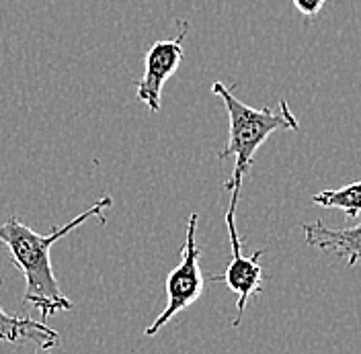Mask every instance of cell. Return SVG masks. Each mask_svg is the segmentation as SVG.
<instances>
[{
	"label": "cell",
	"mask_w": 361,
	"mask_h": 354,
	"mask_svg": "<svg viewBox=\"0 0 361 354\" xmlns=\"http://www.w3.org/2000/svg\"><path fill=\"white\" fill-rule=\"evenodd\" d=\"M234 215H236V209L228 207V211H226V227H228V236H230L232 260H230L224 274L216 277V281H224L226 287L238 295V299H236V317L232 322V326L238 328L240 322H243V313L247 310V303L255 295H259L263 291L261 287H263L265 274H263V268L259 265V258L263 256L261 250H257L252 256H245L243 254V240L238 236Z\"/></svg>",
	"instance_id": "obj_4"
},
{
	"label": "cell",
	"mask_w": 361,
	"mask_h": 354,
	"mask_svg": "<svg viewBox=\"0 0 361 354\" xmlns=\"http://www.w3.org/2000/svg\"><path fill=\"white\" fill-rule=\"evenodd\" d=\"M179 35L175 39H162L152 44V47L146 53L144 60V76L137 82V99L150 109L152 113L160 111V96H162V89L166 84V80L179 70L180 62L185 58V49H183V42L189 33V23H180Z\"/></svg>",
	"instance_id": "obj_5"
},
{
	"label": "cell",
	"mask_w": 361,
	"mask_h": 354,
	"mask_svg": "<svg viewBox=\"0 0 361 354\" xmlns=\"http://www.w3.org/2000/svg\"><path fill=\"white\" fill-rule=\"evenodd\" d=\"M197 222L200 215L191 213L189 223H187V238H185V246H183V258L180 263L166 277V308L158 315L157 320L146 328V336H157L177 313L185 311L189 305H193L200 297L203 295V281L202 266H200V248H197Z\"/></svg>",
	"instance_id": "obj_3"
},
{
	"label": "cell",
	"mask_w": 361,
	"mask_h": 354,
	"mask_svg": "<svg viewBox=\"0 0 361 354\" xmlns=\"http://www.w3.org/2000/svg\"><path fill=\"white\" fill-rule=\"evenodd\" d=\"M234 89L236 87L228 89L222 82L212 84V92L224 101L228 119H230L228 144L220 152V160L234 156V170L224 182V189L230 191V195H232L230 207L236 209L238 199H240V191H243V182L252 166L257 150L275 132H298L300 121L295 119L286 99L279 101V111H273L269 107L255 109V107L240 103L232 92Z\"/></svg>",
	"instance_id": "obj_2"
},
{
	"label": "cell",
	"mask_w": 361,
	"mask_h": 354,
	"mask_svg": "<svg viewBox=\"0 0 361 354\" xmlns=\"http://www.w3.org/2000/svg\"><path fill=\"white\" fill-rule=\"evenodd\" d=\"M0 285H2V277H0ZM0 340L8 344H19V346L31 344L35 353H47L60 344V334L54 328H49L45 322L11 315L0 308Z\"/></svg>",
	"instance_id": "obj_7"
},
{
	"label": "cell",
	"mask_w": 361,
	"mask_h": 354,
	"mask_svg": "<svg viewBox=\"0 0 361 354\" xmlns=\"http://www.w3.org/2000/svg\"><path fill=\"white\" fill-rule=\"evenodd\" d=\"M302 232L308 246L335 252L349 266H355L361 260V223L353 227H326L316 220L314 223H302Z\"/></svg>",
	"instance_id": "obj_6"
},
{
	"label": "cell",
	"mask_w": 361,
	"mask_h": 354,
	"mask_svg": "<svg viewBox=\"0 0 361 354\" xmlns=\"http://www.w3.org/2000/svg\"><path fill=\"white\" fill-rule=\"evenodd\" d=\"M312 203L324 209H338L347 217L355 220L361 215V180L341 189H324L312 195Z\"/></svg>",
	"instance_id": "obj_8"
},
{
	"label": "cell",
	"mask_w": 361,
	"mask_h": 354,
	"mask_svg": "<svg viewBox=\"0 0 361 354\" xmlns=\"http://www.w3.org/2000/svg\"><path fill=\"white\" fill-rule=\"evenodd\" d=\"M111 205V197H103L87 211H82L78 217H74L72 222H68L62 227H56L47 236L37 234L27 223H23L19 217H8L6 222L0 223V244L8 250L13 263L19 266V270L25 277L23 303L39 311L42 322H47L51 315H56L60 311H72L74 308L72 301L60 291L58 279L54 274V266H51V258H49L51 246L92 217H97L101 223L107 222L103 213Z\"/></svg>",
	"instance_id": "obj_1"
},
{
	"label": "cell",
	"mask_w": 361,
	"mask_h": 354,
	"mask_svg": "<svg viewBox=\"0 0 361 354\" xmlns=\"http://www.w3.org/2000/svg\"><path fill=\"white\" fill-rule=\"evenodd\" d=\"M292 2L300 15L310 17V19L316 17L322 11V6L326 4V0H292Z\"/></svg>",
	"instance_id": "obj_9"
}]
</instances>
